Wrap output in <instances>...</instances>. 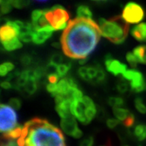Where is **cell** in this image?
I'll list each match as a JSON object with an SVG mask.
<instances>
[{
  "label": "cell",
  "instance_id": "1",
  "mask_svg": "<svg viewBox=\"0 0 146 146\" xmlns=\"http://www.w3.org/2000/svg\"><path fill=\"white\" fill-rule=\"evenodd\" d=\"M100 26L92 19L77 17L68 23L60 37L63 52L73 59H87L100 40Z\"/></svg>",
  "mask_w": 146,
  "mask_h": 146
},
{
  "label": "cell",
  "instance_id": "2",
  "mask_svg": "<svg viewBox=\"0 0 146 146\" xmlns=\"http://www.w3.org/2000/svg\"><path fill=\"white\" fill-rule=\"evenodd\" d=\"M18 146H66L62 131L44 119L34 118L23 126Z\"/></svg>",
  "mask_w": 146,
  "mask_h": 146
},
{
  "label": "cell",
  "instance_id": "3",
  "mask_svg": "<svg viewBox=\"0 0 146 146\" xmlns=\"http://www.w3.org/2000/svg\"><path fill=\"white\" fill-rule=\"evenodd\" d=\"M102 36L114 44H121L125 42L129 31L128 23L122 17L115 16L109 19H99Z\"/></svg>",
  "mask_w": 146,
  "mask_h": 146
},
{
  "label": "cell",
  "instance_id": "4",
  "mask_svg": "<svg viewBox=\"0 0 146 146\" xmlns=\"http://www.w3.org/2000/svg\"><path fill=\"white\" fill-rule=\"evenodd\" d=\"M71 113L81 123L87 125L96 116V105L90 98L88 96H84L81 99L72 101Z\"/></svg>",
  "mask_w": 146,
  "mask_h": 146
},
{
  "label": "cell",
  "instance_id": "5",
  "mask_svg": "<svg viewBox=\"0 0 146 146\" xmlns=\"http://www.w3.org/2000/svg\"><path fill=\"white\" fill-rule=\"evenodd\" d=\"M46 18L54 30H63L67 27L69 19L68 11L61 5H55L51 9L46 10Z\"/></svg>",
  "mask_w": 146,
  "mask_h": 146
},
{
  "label": "cell",
  "instance_id": "6",
  "mask_svg": "<svg viewBox=\"0 0 146 146\" xmlns=\"http://www.w3.org/2000/svg\"><path fill=\"white\" fill-rule=\"evenodd\" d=\"M0 131L2 135L11 132L20 125L17 122V115L10 105L2 104L0 107Z\"/></svg>",
  "mask_w": 146,
  "mask_h": 146
},
{
  "label": "cell",
  "instance_id": "7",
  "mask_svg": "<svg viewBox=\"0 0 146 146\" xmlns=\"http://www.w3.org/2000/svg\"><path fill=\"white\" fill-rule=\"evenodd\" d=\"M145 17L144 9L140 5L135 2H128L123 9L122 18L130 24H137Z\"/></svg>",
  "mask_w": 146,
  "mask_h": 146
},
{
  "label": "cell",
  "instance_id": "8",
  "mask_svg": "<svg viewBox=\"0 0 146 146\" xmlns=\"http://www.w3.org/2000/svg\"><path fill=\"white\" fill-rule=\"evenodd\" d=\"M122 78L130 82L131 88L133 92H141L146 90V82L140 72L135 69H127L122 75Z\"/></svg>",
  "mask_w": 146,
  "mask_h": 146
},
{
  "label": "cell",
  "instance_id": "9",
  "mask_svg": "<svg viewBox=\"0 0 146 146\" xmlns=\"http://www.w3.org/2000/svg\"><path fill=\"white\" fill-rule=\"evenodd\" d=\"M72 100L69 97L58 96L55 97L56 110L62 119L71 116V105Z\"/></svg>",
  "mask_w": 146,
  "mask_h": 146
},
{
  "label": "cell",
  "instance_id": "10",
  "mask_svg": "<svg viewBox=\"0 0 146 146\" xmlns=\"http://www.w3.org/2000/svg\"><path fill=\"white\" fill-rule=\"evenodd\" d=\"M60 127L62 130L69 136H72L75 139H78L82 136V131L78 126L77 121L72 115L62 119L60 121Z\"/></svg>",
  "mask_w": 146,
  "mask_h": 146
},
{
  "label": "cell",
  "instance_id": "11",
  "mask_svg": "<svg viewBox=\"0 0 146 146\" xmlns=\"http://www.w3.org/2000/svg\"><path fill=\"white\" fill-rule=\"evenodd\" d=\"M19 35V29L15 21H8L5 25H2L0 29V38L2 42L17 38Z\"/></svg>",
  "mask_w": 146,
  "mask_h": 146
},
{
  "label": "cell",
  "instance_id": "12",
  "mask_svg": "<svg viewBox=\"0 0 146 146\" xmlns=\"http://www.w3.org/2000/svg\"><path fill=\"white\" fill-rule=\"evenodd\" d=\"M104 63H105L107 70L115 76H117L119 74L123 75L124 73L127 70L126 64H122L121 62L117 60L112 58L110 54L106 57Z\"/></svg>",
  "mask_w": 146,
  "mask_h": 146
},
{
  "label": "cell",
  "instance_id": "13",
  "mask_svg": "<svg viewBox=\"0 0 146 146\" xmlns=\"http://www.w3.org/2000/svg\"><path fill=\"white\" fill-rule=\"evenodd\" d=\"M46 10H35L31 14L32 25L35 31H39L42 29L52 27L46 18Z\"/></svg>",
  "mask_w": 146,
  "mask_h": 146
},
{
  "label": "cell",
  "instance_id": "14",
  "mask_svg": "<svg viewBox=\"0 0 146 146\" xmlns=\"http://www.w3.org/2000/svg\"><path fill=\"white\" fill-rule=\"evenodd\" d=\"M54 29L52 27H48L42 29L39 31H35L34 36H33V42L36 45H40L44 43L48 39L52 36Z\"/></svg>",
  "mask_w": 146,
  "mask_h": 146
},
{
  "label": "cell",
  "instance_id": "15",
  "mask_svg": "<svg viewBox=\"0 0 146 146\" xmlns=\"http://www.w3.org/2000/svg\"><path fill=\"white\" fill-rule=\"evenodd\" d=\"M131 35L137 40L146 42V23H142L134 26L131 30Z\"/></svg>",
  "mask_w": 146,
  "mask_h": 146
},
{
  "label": "cell",
  "instance_id": "16",
  "mask_svg": "<svg viewBox=\"0 0 146 146\" xmlns=\"http://www.w3.org/2000/svg\"><path fill=\"white\" fill-rule=\"evenodd\" d=\"M134 56L139 63L146 64V46H139L133 49Z\"/></svg>",
  "mask_w": 146,
  "mask_h": 146
},
{
  "label": "cell",
  "instance_id": "17",
  "mask_svg": "<svg viewBox=\"0 0 146 146\" xmlns=\"http://www.w3.org/2000/svg\"><path fill=\"white\" fill-rule=\"evenodd\" d=\"M2 44L3 48L6 51H8V52H11V51L19 49V48H22V46H23L22 42H20L19 39H18V37L12 40L2 42Z\"/></svg>",
  "mask_w": 146,
  "mask_h": 146
},
{
  "label": "cell",
  "instance_id": "18",
  "mask_svg": "<svg viewBox=\"0 0 146 146\" xmlns=\"http://www.w3.org/2000/svg\"><path fill=\"white\" fill-rule=\"evenodd\" d=\"M133 134L139 141H144L146 139V125H137L133 130Z\"/></svg>",
  "mask_w": 146,
  "mask_h": 146
},
{
  "label": "cell",
  "instance_id": "19",
  "mask_svg": "<svg viewBox=\"0 0 146 146\" xmlns=\"http://www.w3.org/2000/svg\"><path fill=\"white\" fill-rule=\"evenodd\" d=\"M78 17L91 19L92 14L91 10L87 5H79L77 8Z\"/></svg>",
  "mask_w": 146,
  "mask_h": 146
},
{
  "label": "cell",
  "instance_id": "20",
  "mask_svg": "<svg viewBox=\"0 0 146 146\" xmlns=\"http://www.w3.org/2000/svg\"><path fill=\"white\" fill-rule=\"evenodd\" d=\"M113 113L115 115V117L117 118L118 120L123 122L125 119L130 115L131 113L129 112L128 110L125 109V108H113Z\"/></svg>",
  "mask_w": 146,
  "mask_h": 146
},
{
  "label": "cell",
  "instance_id": "21",
  "mask_svg": "<svg viewBox=\"0 0 146 146\" xmlns=\"http://www.w3.org/2000/svg\"><path fill=\"white\" fill-rule=\"evenodd\" d=\"M36 89H37V84H36V80L35 78H29L24 87V90L29 95L34 94L36 91Z\"/></svg>",
  "mask_w": 146,
  "mask_h": 146
},
{
  "label": "cell",
  "instance_id": "22",
  "mask_svg": "<svg viewBox=\"0 0 146 146\" xmlns=\"http://www.w3.org/2000/svg\"><path fill=\"white\" fill-rule=\"evenodd\" d=\"M71 67V64L69 61L64 62V64L57 66V75L59 78H64Z\"/></svg>",
  "mask_w": 146,
  "mask_h": 146
},
{
  "label": "cell",
  "instance_id": "23",
  "mask_svg": "<svg viewBox=\"0 0 146 146\" xmlns=\"http://www.w3.org/2000/svg\"><path fill=\"white\" fill-rule=\"evenodd\" d=\"M48 64L56 66H58L60 64H64V58H63V56H62L61 54H60V53H54V54H53L51 56Z\"/></svg>",
  "mask_w": 146,
  "mask_h": 146
},
{
  "label": "cell",
  "instance_id": "24",
  "mask_svg": "<svg viewBox=\"0 0 146 146\" xmlns=\"http://www.w3.org/2000/svg\"><path fill=\"white\" fill-rule=\"evenodd\" d=\"M108 103L113 108H117L123 105L124 100L121 97H110L108 99Z\"/></svg>",
  "mask_w": 146,
  "mask_h": 146
},
{
  "label": "cell",
  "instance_id": "25",
  "mask_svg": "<svg viewBox=\"0 0 146 146\" xmlns=\"http://www.w3.org/2000/svg\"><path fill=\"white\" fill-rule=\"evenodd\" d=\"M105 72H104L103 69L100 66H98V73H97L96 77L92 81V83H93V84H99V83H102L105 79Z\"/></svg>",
  "mask_w": 146,
  "mask_h": 146
},
{
  "label": "cell",
  "instance_id": "26",
  "mask_svg": "<svg viewBox=\"0 0 146 146\" xmlns=\"http://www.w3.org/2000/svg\"><path fill=\"white\" fill-rule=\"evenodd\" d=\"M1 12L2 14H5L9 13L12 10L13 5L11 4V1H1Z\"/></svg>",
  "mask_w": 146,
  "mask_h": 146
},
{
  "label": "cell",
  "instance_id": "27",
  "mask_svg": "<svg viewBox=\"0 0 146 146\" xmlns=\"http://www.w3.org/2000/svg\"><path fill=\"white\" fill-rule=\"evenodd\" d=\"M135 106H136V108L139 113L143 114L146 113V106L144 104L143 100L140 97H137L135 99Z\"/></svg>",
  "mask_w": 146,
  "mask_h": 146
},
{
  "label": "cell",
  "instance_id": "28",
  "mask_svg": "<svg viewBox=\"0 0 146 146\" xmlns=\"http://www.w3.org/2000/svg\"><path fill=\"white\" fill-rule=\"evenodd\" d=\"M11 4L13 7L21 9V8H25L31 4L30 1H25V0H16V1H11Z\"/></svg>",
  "mask_w": 146,
  "mask_h": 146
},
{
  "label": "cell",
  "instance_id": "29",
  "mask_svg": "<svg viewBox=\"0 0 146 146\" xmlns=\"http://www.w3.org/2000/svg\"><path fill=\"white\" fill-rule=\"evenodd\" d=\"M126 59H127V62L129 63V64L132 66L133 68H136L137 66V64H138V60L136 58V57L134 56V54L131 52H128L126 55Z\"/></svg>",
  "mask_w": 146,
  "mask_h": 146
},
{
  "label": "cell",
  "instance_id": "30",
  "mask_svg": "<svg viewBox=\"0 0 146 146\" xmlns=\"http://www.w3.org/2000/svg\"><path fill=\"white\" fill-rule=\"evenodd\" d=\"M116 88L119 92L125 93L128 90V85H127V83L125 81V79H122L121 81H119V82L117 84Z\"/></svg>",
  "mask_w": 146,
  "mask_h": 146
},
{
  "label": "cell",
  "instance_id": "31",
  "mask_svg": "<svg viewBox=\"0 0 146 146\" xmlns=\"http://www.w3.org/2000/svg\"><path fill=\"white\" fill-rule=\"evenodd\" d=\"M78 75L82 79L86 81H90V79L89 78L88 72H87V66H81L78 69Z\"/></svg>",
  "mask_w": 146,
  "mask_h": 146
},
{
  "label": "cell",
  "instance_id": "32",
  "mask_svg": "<svg viewBox=\"0 0 146 146\" xmlns=\"http://www.w3.org/2000/svg\"><path fill=\"white\" fill-rule=\"evenodd\" d=\"M35 32V31H34ZM34 32L26 33V34H23V35H20L19 36V38L20 40L25 42H33V36H34Z\"/></svg>",
  "mask_w": 146,
  "mask_h": 146
},
{
  "label": "cell",
  "instance_id": "33",
  "mask_svg": "<svg viewBox=\"0 0 146 146\" xmlns=\"http://www.w3.org/2000/svg\"><path fill=\"white\" fill-rule=\"evenodd\" d=\"M9 105L15 110H19L21 108V101L19 98H12L9 101Z\"/></svg>",
  "mask_w": 146,
  "mask_h": 146
},
{
  "label": "cell",
  "instance_id": "34",
  "mask_svg": "<svg viewBox=\"0 0 146 146\" xmlns=\"http://www.w3.org/2000/svg\"><path fill=\"white\" fill-rule=\"evenodd\" d=\"M134 122H135V117L134 115H133L132 113L130 114V115H129L128 117L127 118V119H125V121L122 122L123 123V125H125V127H131L133 126V125H134Z\"/></svg>",
  "mask_w": 146,
  "mask_h": 146
},
{
  "label": "cell",
  "instance_id": "35",
  "mask_svg": "<svg viewBox=\"0 0 146 146\" xmlns=\"http://www.w3.org/2000/svg\"><path fill=\"white\" fill-rule=\"evenodd\" d=\"M46 90L53 97H55L57 92V84H49L46 86Z\"/></svg>",
  "mask_w": 146,
  "mask_h": 146
},
{
  "label": "cell",
  "instance_id": "36",
  "mask_svg": "<svg viewBox=\"0 0 146 146\" xmlns=\"http://www.w3.org/2000/svg\"><path fill=\"white\" fill-rule=\"evenodd\" d=\"M119 124V120L115 119H109L107 120V125L110 129L115 128Z\"/></svg>",
  "mask_w": 146,
  "mask_h": 146
},
{
  "label": "cell",
  "instance_id": "37",
  "mask_svg": "<svg viewBox=\"0 0 146 146\" xmlns=\"http://www.w3.org/2000/svg\"><path fill=\"white\" fill-rule=\"evenodd\" d=\"M94 142V139L92 137H88L81 141L80 146H92Z\"/></svg>",
  "mask_w": 146,
  "mask_h": 146
},
{
  "label": "cell",
  "instance_id": "38",
  "mask_svg": "<svg viewBox=\"0 0 146 146\" xmlns=\"http://www.w3.org/2000/svg\"><path fill=\"white\" fill-rule=\"evenodd\" d=\"M32 58L29 54H25L21 58V63L23 65L28 66L31 63Z\"/></svg>",
  "mask_w": 146,
  "mask_h": 146
},
{
  "label": "cell",
  "instance_id": "39",
  "mask_svg": "<svg viewBox=\"0 0 146 146\" xmlns=\"http://www.w3.org/2000/svg\"><path fill=\"white\" fill-rule=\"evenodd\" d=\"M59 76L57 74H51L48 75V81L49 84H58V81L59 79Z\"/></svg>",
  "mask_w": 146,
  "mask_h": 146
},
{
  "label": "cell",
  "instance_id": "40",
  "mask_svg": "<svg viewBox=\"0 0 146 146\" xmlns=\"http://www.w3.org/2000/svg\"><path fill=\"white\" fill-rule=\"evenodd\" d=\"M8 72L9 71H8V68H7V66H5V63L0 66V75H1V76H2V77L5 76V75L8 73Z\"/></svg>",
  "mask_w": 146,
  "mask_h": 146
},
{
  "label": "cell",
  "instance_id": "41",
  "mask_svg": "<svg viewBox=\"0 0 146 146\" xmlns=\"http://www.w3.org/2000/svg\"><path fill=\"white\" fill-rule=\"evenodd\" d=\"M1 87H2V88L5 89V90H8V89L11 88L12 85L9 81L5 80V81H2V82L1 83Z\"/></svg>",
  "mask_w": 146,
  "mask_h": 146
},
{
  "label": "cell",
  "instance_id": "42",
  "mask_svg": "<svg viewBox=\"0 0 146 146\" xmlns=\"http://www.w3.org/2000/svg\"><path fill=\"white\" fill-rule=\"evenodd\" d=\"M7 142H2V146H18L17 143H16L14 140H6Z\"/></svg>",
  "mask_w": 146,
  "mask_h": 146
},
{
  "label": "cell",
  "instance_id": "43",
  "mask_svg": "<svg viewBox=\"0 0 146 146\" xmlns=\"http://www.w3.org/2000/svg\"><path fill=\"white\" fill-rule=\"evenodd\" d=\"M53 46H56V47H57V48H59L60 44H58V43H54V44H53Z\"/></svg>",
  "mask_w": 146,
  "mask_h": 146
},
{
  "label": "cell",
  "instance_id": "44",
  "mask_svg": "<svg viewBox=\"0 0 146 146\" xmlns=\"http://www.w3.org/2000/svg\"><path fill=\"white\" fill-rule=\"evenodd\" d=\"M104 146H108V145H104Z\"/></svg>",
  "mask_w": 146,
  "mask_h": 146
}]
</instances>
